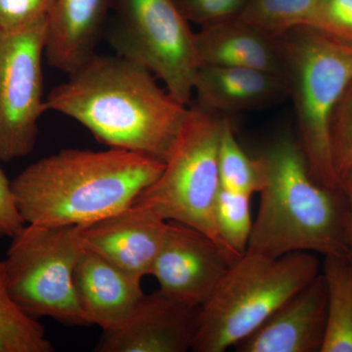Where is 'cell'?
Masks as SVG:
<instances>
[{"label":"cell","instance_id":"d4e9b609","mask_svg":"<svg viewBox=\"0 0 352 352\" xmlns=\"http://www.w3.org/2000/svg\"><path fill=\"white\" fill-rule=\"evenodd\" d=\"M308 27L352 44V0H317Z\"/></svg>","mask_w":352,"mask_h":352},{"label":"cell","instance_id":"6da1fadb","mask_svg":"<svg viewBox=\"0 0 352 352\" xmlns=\"http://www.w3.org/2000/svg\"><path fill=\"white\" fill-rule=\"evenodd\" d=\"M131 60L95 53L52 88L46 111L80 122L96 140L166 162L189 109Z\"/></svg>","mask_w":352,"mask_h":352},{"label":"cell","instance_id":"44dd1931","mask_svg":"<svg viewBox=\"0 0 352 352\" xmlns=\"http://www.w3.org/2000/svg\"><path fill=\"white\" fill-rule=\"evenodd\" d=\"M317 0H249L238 19L254 25L271 36L309 25Z\"/></svg>","mask_w":352,"mask_h":352},{"label":"cell","instance_id":"5bb4252c","mask_svg":"<svg viewBox=\"0 0 352 352\" xmlns=\"http://www.w3.org/2000/svg\"><path fill=\"white\" fill-rule=\"evenodd\" d=\"M74 284L90 325L99 326L104 332L124 325L145 295L141 282L83 245L74 271Z\"/></svg>","mask_w":352,"mask_h":352},{"label":"cell","instance_id":"8fae6325","mask_svg":"<svg viewBox=\"0 0 352 352\" xmlns=\"http://www.w3.org/2000/svg\"><path fill=\"white\" fill-rule=\"evenodd\" d=\"M200 307L161 289L143 296L129 320L104 332L96 352H186L192 351Z\"/></svg>","mask_w":352,"mask_h":352},{"label":"cell","instance_id":"83f0119b","mask_svg":"<svg viewBox=\"0 0 352 352\" xmlns=\"http://www.w3.org/2000/svg\"><path fill=\"white\" fill-rule=\"evenodd\" d=\"M340 188L344 191L349 206V261L352 265V170L340 178Z\"/></svg>","mask_w":352,"mask_h":352},{"label":"cell","instance_id":"e0dca14e","mask_svg":"<svg viewBox=\"0 0 352 352\" xmlns=\"http://www.w3.org/2000/svg\"><path fill=\"white\" fill-rule=\"evenodd\" d=\"M110 0H57L48 20V63L71 74L95 54Z\"/></svg>","mask_w":352,"mask_h":352},{"label":"cell","instance_id":"9a60e30c","mask_svg":"<svg viewBox=\"0 0 352 352\" xmlns=\"http://www.w3.org/2000/svg\"><path fill=\"white\" fill-rule=\"evenodd\" d=\"M194 91L197 105L221 115L261 110L289 98L283 76L242 67L201 65Z\"/></svg>","mask_w":352,"mask_h":352},{"label":"cell","instance_id":"5b68a950","mask_svg":"<svg viewBox=\"0 0 352 352\" xmlns=\"http://www.w3.org/2000/svg\"><path fill=\"white\" fill-rule=\"evenodd\" d=\"M312 252L273 258L245 252L200 307L192 351L223 352L254 333L319 274Z\"/></svg>","mask_w":352,"mask_h":352},{"label":"cell","instance_id":"ba28073f","mask_svg":"<svg viewBox=\"0 0 352 352\" xmlns=\"http://www.w3.org/2000/svg\"><path fill=\"white\" fill-rule=\"evenodd\" d=\"M108 41L117 55L151 72L168 94L188 105L201 66L195 32L173 0H112Z\"/></svg>","mask_w":352,"mask_h":352},{"label":"cell","instance_id":"3957f363","mask_svg":"<svg viewBox=\"0 0 352 352\" xmlns=\"http://www.w3.org/2000/svg\"><path fill=\"white\" fill-rule=\"evenodd\" d=\"M261 157L266 182L245 252L273 258L295 252L349 258V206L342 189L315 182L289 134L275 139Z\"/></svg>","mask_w":352,"mask_h":352},{"label":"cell","instance_id":"277c9868","mask_svg":"<svg viewBox=\"0 0 352 352\" xmlns=\"http://www.w3.org/2000/svg\"><path fill=\"white\" fill-rule=\"evenodd\" d=\"M280 39L283 76L295 108L296 140L310 175L322 186L340 188L331 153V120L352 82V44L308 25Z\"/></svg>","mask_w":352,"mask_h":352},{"label":"cell","instance_id":"cb8c5ba5","mask_svg":"<svg viewBox=\"0 0 352 352\" xmlns=\"http://www.w3.org/2000/svg\"><path fill=\"white\" fill-rule=\"evenodd\" d=\"M189 23L200 27L234 19L244 10L249 0H173Z\"/></svg>","mask_w":352,"mask_h":352},{"label":"cell","instance_id":"8992f818","mask_svg":"<svg viewBox=\"0 0 352 352\" xmlns=\"http://www.w3.org/2000/svg\"><path fill=\"white\" fill-rule=\"evenodd\" d=\"M226 120L197 104L189 108L163 171L133 204L150 208L166 221L193 227L227 250L214 219L220 190L219 149Z\"/></svg>","mask_w":352,"mask_h":352},{"label":"cell","instance_id":"484cf974","mask_svg":"<svg viewBox=\"0 0 352 352\" xmlns=\"http://www.w3.org/2000/svg\"><path fill=\"white\" fill-rule=\"evenodd\" d=\"M57 0H0V31L16 32L48 18Z\"/></svg>","mask_w":352,"mask_h":352},{"label":"cell","instance_id":"ac0fdd59","mask_svg":"<svg viewBox=\"0 0 352 352\" xmlns=\"http://www.w3.org/2000/svg\"><path fill=\"white\" fill-rule=\"evenodd\" d=\"M327 318L321 352H352V265L346 258L325 256Z\"/></svg>","mask_w":352,"mask_h":352},{"label":"cell","instance_id":"d6986e66","mask_svg":"<svg viewBox=\"0 0 352 352\" xmlns=\"http://www.w3.org/2000/svg\"><path fill=\"white\" fill-rule=\"evenodd\" d=\"M45 329L14 300L0 261V352H53Z\"/></svg>","mask_w":352,"mask_h":352},{"label":"cell","instance_id":"4316f807","mask_svg":"<svg viewBox=\"0 0 352 352\" xmlns=\"http://www.w3.org/2000/svg\"><path fill=\"white\" fill-rule=\"evenodd\" d=\"M25 224L18 210L11 182L0 168V237H14Z\"/></svg>","mask_w":352,"mask_h":352},{"label":"cell","instance_id":"4fadbf2b","mask_svg":"<svg viewBox=\"0 0 352 352\" xmlns=\"http://www.w3.org/2000/svg\"><path fill=\"white\" fill-rule=\"evenodd\" d=\"M327 318V286L323 274L289 298L251 335L238 352H321Z\"/></svg>","mask_w":352,"mask_h":352},{"label":"cell","instance_id":"30bf717a","mask_svg":"<svg viewBox=\"0 0 352 352\" xmlns=\"http://www.w3.org/2000/svg\"><path fill=\"white\" fill-rule=\"evenodd\" d=\"M238 259L207 234L168 221L151 275L166 295L201 307Z\"/></svg>","mask_w":352,"mask_h":352},{"label":"cell","instance_id":"2e32d148","mask_svg":"<svg viewBox=\"0 0 352 352\" xmlns=\"http://www.w3.org/2000/svg\"><path fill=\"white\" fill-rule=\"evenodd\" d=\"M195 41L201 65L258 69L283 76L281 39L238 18L201 27Z\"/></svg>","mask_w":352,"mask_h":352},{"label":"cell","instance_id":"7a4b0ae2","mask_svg":"<svg viewBox=\"0 0 352 352\" xmlns=\"http://www.w3.org/2000/svg\"><path fill=\"white\" fill-rule=\"evenodd\" d=\"M164 168L126 150L64 149L30 164L11 185L25 223L83 226L131 207Z\"/></svg>","mask_w":352,"mask_h":352},{"label":"cell","instance_id":"7c38bea8","mask_svg":"<svg viewBox=\"0 0 352 352\" xmlns=\"http://www.w3.org/2000/svg\"><path fill=\"white\" fill-rule=\"evenodd\" d=\"M168 221L150 208L131 207L80 226L82 245L136 281L151 275Z\"/></svg>","mask_w":352,"mask_h":352},{"label":"cell","instance_id":"ffe728a7","mask_svg":"<svg viewBox=\"0 0 352 352\" xmlns=\"http://www.w3.org/2000/svg\"><path fill=\"white\" fill-rule=\"evenodd\" d=\"M219 175L220 187L250 196L259 193L266 182L263 157H252L244 151L227 118L220 138Z\"/></svg>","mask_w":352,"mask_h":352},{"label":"cell","instance_id":"52a82bcc","mask_svg":"<svg viewBox=\"0 0 352 352\" xmlns=\"http://www.w3.org/2000/svg\"><path fill=\"white\" fill-rule=\"evenodd\" d=\"M4 273L14 300L34 318L89 326L74 284L82 243L80 226L25 224L11 238Z\"/></svg>","mask_w":352,"mask_h":352},{"label":"cell","instance_id":"603a6c76","mask_svg":"<svg viewBox=\"0 0 352 352\" xmlns=\"http://www.w3.org/2000/svg\"><path fill=\"white\" fill-rule=\"evenodd\" d=\"M330 140L333 168L340 182L352 170V82L333 111Z\"/></svg>","mask_w":352,"mask_h":352},{"label":"cell","instance_id":"7402d4cb","mask_svg":"<svg viewBox=\"0 0 352 352\" xmlns=\"http://www.w3.org/2000/svg\"><path fill=\"white\" fill-rule=\"evenodd\" d=\"M252 196L220 187L214 207L215 226L224 247L236 258L245 254L252 230Z\"/></svg>","mask_w":352,"mask_h":352},{"label":"cell","instance_id":"9c48e42d","mask_svg":"<svg viewBox=\"0 0 352 352\" xmlns=\"http://www.w3.org/2000/svg\"><path fill=\"white\" fill-rule=\"evenodd\" d=\"M50 17L16 32L0 31V161L31 154L46 112L43 57Z\"/></svg>","mask_w":352,"mask_h":352}]
</instances>
